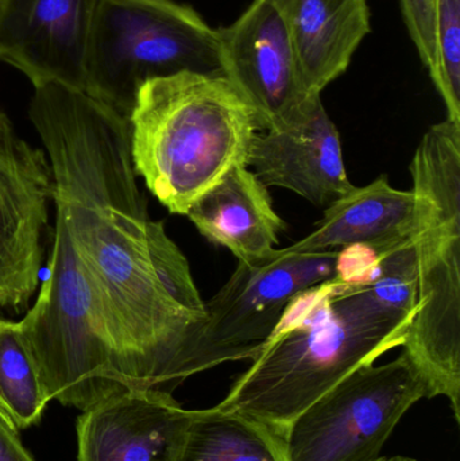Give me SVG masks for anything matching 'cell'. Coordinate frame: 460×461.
<instances>
[{"label": "cell", "mask_w": 460, "mask_h": 461, "mask_svg": "<svg viewBox=\"0 0 460 461\" xmlns=\"http://www.w3.org/2000/svg\"><path fill=\"white\" fill-rule=\"evenodd\" d=\"M127 121L135 175L170 213L184 216L232 167H248L262 131L256 111L221 73L146 81Z\"/></svg>", "instance_id": "obj_3"}, {"label": "cell", "mask_w": 460, "mask_h": 461, "mask_svg": "<svg viewBox=\"0 0 460 461\" xmlns=\"http://www.w3.org/2000/svg\"><path fill=\"white\" fill-rule=\"evenodd\" d=\"M418 313L412 236L340 249L337 273L297 293L218 403L281 436L346 376L402 347Z\"/></svg>", "instance_id": "obj_2"}, {"label": "cell", "mask_w": 460, "mask_h": 461, "mask_svg": "<svg viewBox=\"0 0 460 461\" xmlns=\"http://www.w3.org/2000/svg\"><path fill=\"white\" fill-rule=\"evenodd\" d=\"M435 62L429 76L447 108L460 123V0H434Z\"/></svg>", "instance_id": "obj_19"}, {"label": "cell", "mask_w": 460, "mask_h": 461, "mask_svg": "<svg viewBox=\"0 0 460 461\" xmlns=\"http://www.w3.org/2000/svg\"><path fill=\"white\" fill-rule=\"evenodd\" d=\"M51 202L45 151L19 137L0 110V312L21 313L37 290Z\"/></svg>", "instance_id": "obj_9"}, {"label": "cell", "mask_w": 460, "mask_h": 461, "mask_svg": "<svg viewBox=\"0 0 460 461\" xmlns=\"http://www.w3.org/2000/svg\"><path fill=\"white\" fill-rule=\"evenodd\" d=\"M427 398L426 386L404 354L346 376L288 425V461H380L402 417Z\"/></svg>", "instance_id": "obj_7"}, {"label": "cell", "mask_w": 460, "mask_h": 461, "mask_svg": "<svg viewBox=\"0 0 460 461\" xmlns=\"http://www.w3.org/2000/svg\"><path fill=\"white\" fill-rule=\"evenodd\" d=\"M175 461H288L283 436L218 405L188 411Z\"/></svg>", "instance_id": "obj_17"}, {"label": "cell", "mask_w": 460, "mask_h": 461, "mask_svg": "<svg viewBox=\"0 0 460 461\" xmlns=\"http://www.w3.org/2000/svg\"><path fill=\"white\" fill-rule=\"evenodd\" d=\"M30 121L45 149L53 203L65 213L119 382L170 393L197 373L207 314L161 284L149 247L148 205L138 188L129 121L84 91L34 86Z\"/></svg>", "instance_id": "obj_1"}, {"label": "cell", "mask_w": 460, "mask_h": 461, "mask_svg": "<svg viewBox=\"0 0 460 461\" xmlns=\"http://www.w3.org/2000/svg\"><path fill=\"white\" fill-rule=\"evenodd\" d=\"M400 5L419 56L431 72L435 62L434 0H400Z\"/></svg>", "instance_id": "obj_20"}, {"label": "cell", "mask_w": 460, "mask_h": 461, "mask_svg": "<svg viewBox=\"0 0 460 461\" xmlns=\"http://www.w3.org/2000/svg\"><path fill=\"white\" fill-rule=\"evenodd\" d=\"M415 194L418 313L402 354L427 398L450 401L460 424V123L446 119L421 138L410 165Z\"/></svg>", "instance_id": "obj_4"}, {"label": "cell", "mask_w": 460, "mask_h": 461, "mask_svg": "<svg viewBox=\"0 0 460 461\" xmlns=\"http://www.w3.org/2000/svg\"><path fill=\"white\" fill-rule=\"evenodd\" d=\"M99 0H0V62L32 86L84 91L89 38Z\"/></svg>", "instance_id": "obj_11"}, {"label": "cell", "mask_w": 460, "mask_h": 461, "mask_svg": "<svg viewBox=\"0 0 460 461\" xmlns=\"http://www.w3.org/2000/svg\"><path fill=\"white\" fill-rule=\"evenodd\" d=\"M189 221L238 262L261 259L275 251L285 223L273 208L266 186L246 165H238L189 207Z\"/></svg>", "instance_id": "obj_15"}, {"label": "cell", "mask_w": 460, "mask_h": 461, "mask_svg": "<svg viewBox=\"0 0 460 461\" xmlns=\"http://www.w3.org/2000/svg\"><path fill=\"white\" fill-rule=\"evenodd\" d=\"M0 461H35L27 452L16 432L2 416H0Z\"/></svg>", "instance_id": "obj_21"}, {"label": "cell", "mask_w": 460, "mask_h": 461, "mask_svg": "<svg viewBox=\"0 0 460 461\" xmlns=\"http://www.w3.org/2000/svg\"><path fill=\"white\" fill-rule=\"evenodd\" d=\"M259 132L248 167L266 188L288 189L316 207H329L354 188L339 131L321 97L292 123Z\"/></svg>", "instance_id": "obj_12"}, {"label": "cell", "mask_w": 460, "mask_h": 461, "mask_svg": "<svg viewBox=\"0 0 460 461\" xmlns=\"http://www.w3.org/2000/svg\"><path fill=\"white\" fill-rule=\"evenodd\" d=\"M218 32L221 75L256 111L262 131L292 123L321 97L308 92L288 27L270 0H253Z\"/></svg>", "instance_id": "obj_10"}, {"label": "cell", "mask_w": 460, "mask_h": 461, "mask_svg": "<svg viewBox=\"0 0 460 461\" xmlns=\"http://www.w3.org/2000/svg\"><path fill=\"white\" fill-rule=\"evenodd\" d=\"M221 73L218 29L177 0H99L84 92L129 119L138 89L177 73Z\"/></svg>", "instance_id": "obj_5"}, {"label": "cell", "mask_w": 460, "mask_h": 461, "mask_svg": "<svg viewBox=\"0 0 460 461\" xmlns=\"http://www.w3.org/2000/svg\"><path fill=\"white\" fill-rule=\"evenodd\" d=\"M188 411L170 393L124 390L77 420V461H175Z\"/></svg>", "instance_id": "obj_13"}, {"label": "cell", "mask_w": 460, "mask_h": 461, "mask_svg": "<svg viewBox=\"0 0 460 461\" xmlns=\"http://www.w3.org/2000/svg\"><path fill=\"white\" fill-rule=\"evenodd\" d=\"M288 27L305 86L321 96L372 32L367 0H270Z\"/></svg>", "instance_id": "obj_14"}, {"label": "cell", "mask_w": 460, "mask_h": 461, "mask_svg": "<svg viewBox=\"0 0 460 461\" xmlns=\"http://www.w3.org/2000/svg\"><path fill=\"white\" fill-rule=\"evenodd\" d=\"M380 461H418L416 459H412V457H405V456H394V457H389V459H385V457H383Z\"/></svg>", "instance_id": "obj_22"}, {"label": "cell", "mask_w": 460, "mask_h": 461, "mask_svg": "<svg viewBox=\"0 0 460 461\" xmlns=\"http://www.w3.org/2000/svg\"><path fill=\"white\" fill-rule=\"evenodd\" d=\"M19 325L49 401L84 411L126 390L116 375L94 293L59 207L48 276Z\"/></svg>", "instance_id": "obj_6"}, {"label": "cell", "mask_w": 460, "mask_h": 461, "mask_svg": "<svg viewBox=\"0 0 460 461\" xmlns=\"http://www.w3.org/2000/svg\"><path fill=\"white\" fill-rule=\"evenodd\" d=\"M340 249L321 252L275 249L238 262L232 276L205 303L207 319L197 346V371L251 360L277 327L292 298L337 273Z\"/></svg>", "instance_id": "obj_8"}, {"label": "cell", "mask_w": 460, "mask_h": 461, "mask_svg": "<svg viewBox=\"0 0 460 461\" xmlns=\"http://www.w3.org/2000/svg\"><path fill=\"white\" fill-rule=\"evenodd\" d=\"M415 227V194L399 191L381 176L354 186L329 205L323 218L292 251L321 252L348 246H386L410 239Z\"/></svg>", "instance_id": "obj_16"}, {"label": "cell", "mask_w": 460, "mask_h": 461, "mask_svg": "<svg viewBox=\"0 0 460 461\" xmlns=\"http://www.w3.org/2000/svg\"><path fill=\"white\" fill-rule=\"evenodd\" d=\"M49 402L19 321L0 319V416L21 432L41 421Z\"/></svg>", "instance_id": "obj_18"}]
</instances>
